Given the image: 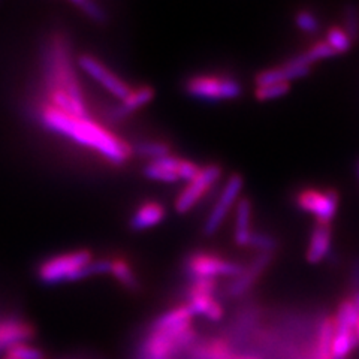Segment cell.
I'll list each match as a JSON object with an SVG mask.
<instances>
[{"mask_svg":"<svg viewBox=\"0 0 359 359\" xmlns=\"http://www.w3.org/2000/svg\"><path fill=\"white\" fill-rule=\"evenodd\" d=\"M38 117L45 129L96 151L112 165L126 163L133 156L132 147L125 140L88 117L65 114L45 102L38 109Z\"/></svg>","mask_w":359,"mask_h":359,"instance_id":"obj_1","label":"cell"},{"mask_svg":"<svg viewBox=\"0 0 359 359\" xmlns=\"http://www.w3.org/2000/svg\"><path fill=\"white\" fill-rule=\"evenodd\" d=\"M43 78L47 93H63L80 104H86L75 67L72 65L69 43L62 35L51 36L43 54Z\"/></svg>","mask_w":359,"mask_h":359,"instance_id":"obj_2","label":"cell"},{"mask_svg":"<svg viewBox=\"0 0 359 359\" xmlns=\"http://www.w3.org/2000/svg\"><path fill=\"white\" fill-rule=\"evenodd\" d=\"M109 273V259H93L88 250H76L43 261L38 278L43 285H59Z\"/></svg>","mask_w":359,"mask_h":359,"instance_id":"obj_3","label":"cell"},{"mask_svg":"<svg viewBox=\"0 0 359 359\" xmlns=\"http://www.w3.org/2000/svg\"><path fill=\"white\" fill-rule=\"evenodd\" d=\"M195 339L192 323L177 328L150 327L135 352V359H172L184 349H190Z\"/></svg>","mask_w":359,"mask_h":359,"instance_id":"obj_4","label":"cell"},{"mask_svg":"<svg viewBox=\"0 0 359 359\" xmlns=\"http://www.w3.org/2000/svg\"><path fill=\"white\" fill-rule=\"evenodd\" d=\"M186 92L202 100H228L240 97L243 87L231 76L195 75L187 80Z\"/></svg>","mask_w":359,"mask_h":359,"instance_id":"obj_5","label":"cell"},{"mask_svg":"<svg viewBox=\"0 0 359 359\" xmlns=\"http://www.w3.org/2000/svg\"><path fill=\"white\" fill-rule=\"evenodd\" d=\"M199 171L201 166H198L195 162L170 154L145 165L144 175L153 180V182L177 183L178 180H184L189 183L199 174Z\"/></svg>","mask_w":359,"mask_h":359,"instance_id":"obj_6","label":"cell"},{"mask_svg":"<svg viewBox=\"0 0 359 359\" xmlns=\"http://www.w3.org/2000/svg\"><path fill=\"white\" fill-rule=\"evenodd\" d=\"M243 271V265L211 253H194L186 261V273L192 280L215 278L217 276L238 277Z\"/></svg>","mask_w":359,"mask_h":359,"instance_id":"obj_7","label":"cell"},{"mask_svg":"<svg viewBox=\"0 0 359 359\" xmlns=\"http://www.w3.org/2000/svg\"><path fill=\"white\" fill-rule=\"evenodd\" d=\"M298 207L316 217V223H330L339 210V194L332 189H304L297 195Z\"/></svg>","mask_w":359,"mask_h":359,"instance_id":"obj_8","label":"cell"},{"mask_svg":"<svg viewBox=\"0 0 359 359\" xmlns=\"http://www.w3.org/2000/svg\"><path fill=\"white\" fill-rule=\"evenodd\" d=\"M220 177L222 168L219 165H207L201 168L199 174L192 182H189L187 186L175 198V211L180 212V215H184V212L192 210L201 201V198L212 187V184L219 182Z\"/></svg>","mask_w":359,"mask_h":359,"instance_id":"obj_9","label":"cell"},{"mask_svg":"<svg viewBox=\"0 0 359 359\" xmlns=\"http://www.w3.org/2000/svg\"><path fill=\"white\" fill-rule=\"evenodd\" d=\"M78 66H80L88 76H92L95 81L102 86L107 92H109L112 96H116L118 100L125 99L132 90L125 80H121L120 76H117L109 67H107L92 54H81L80 57H78Z\"/></svg>","mask_w":359,"mask_h":359,"instance_id":"obj_10","label":"cell"},{"mask_svg":"<svg viewBox=\"0 0 359 359\" xmlns=\"http://www.w3.org/2000/svg\"><path fill=\"white\" fill-rule=\"evenodd\" d=\"M243 190V178L238 174H232L226 184L222 189L220 196L216 201L215 207H212L210 216L204 224V233L205 235H212L216 233L220 228V224L224 222L228 216V211L232 208L235 204V201L238 199L240 194Z\"/></svg>","mask_w":359,"mask_h":359,"instance_id":"obj_11","label":"cell"},{"mask_svg":"<svg viewBox=\"0 0 359 359\" xmlns=\"http://www.w3.org/2000/svg\"><path fill=\"white\" fill-rule=\"evenodd\" d=\"M309 74H310V65H307L304 60H302L301 55H297V57L290 59L282 66L261 71L256 75L255 83H256V87L276 84V83H289L292 80H297V78H302Z\"/></svg>","mask_w":359,"mask_h":359,"instance_id":"obj_12","label":"cell"},{"mask_svg":"<svg viewBox=\"0 0 359 359\" xmlns=\"http://www.w3.org/2000/svg\"><path fill=\"white\" fill-rule=\"evenodd\" d=\"M35 328L20 318H0V352H6L17 344H25L33 340Z\"/></svg>","mask_w":359,"mask_h":359,"instance_id":"obj_13","label":"cell"},{"mask_svg":"<svg viewBox=\"0 0 359 359\" xmlns=\"http://www.w3.org/2000/svg\"><path fill=\"white\" fill-rule=\"evenodd\" d=\"M271 259H273V253L269 252H261L257 255L253 264L249 268H244V271L238 277H235L233 282L229 285V289H228L229 297H240L244 294V292L249 290L256 280L259 278V276L268 266V264L271 262Z\"/></svg>","mask_w":359,"mask_h":359,"instance_id":"obj_14","label":"cell"},{"mask_svg":"<svg viewBox=\"0 0 359 359\" xmlns=\"http://www.w3.org/2000/svg\"><path fill=\"white\" fill-rule=\"evenodd\" d=\"M331 238L332 229L330 223H316V226L311 231L310 243L307 247V262L309 264H319L331 252Z\"/></svg>","mask_w":359,"mask_h":359,"instance_id":"obj_15","label":"cell"},{"mask_svg":"<svg viewBox=\"0 0 359 359\" xmlns=\"http://www.w3.org/2000/svg\"><path fill=\"white\" fill-rule=\"evenodd\" d=\"M166 215L165 207L157 201H145L135 210L130 217V229L132 231H147L153 226H157Z\"/></svg>","mask_w":359,"mask_h":359,"instance_id":"obj_16","label":"cell"},{"mask_svg":"<svg viewBox=\"0 0 359 359\" xmlns=\"http://www.w3.org/2000/svg\"><path fill=\"white\" fill-rule=\"evenodd\" d=\"M153 97H154V88L150 86H141L137 88H132L129 95L125 99H121L120 102L111 109V118L120 120V118L129 117L132 112L151 102Z\"/></svg>","mask_w":359,"mask_h":359,"instance_id":"obj_17","label":"cell"},{"mask_svg":"<svg viewBox=\"0 0 359 359\" xmlns=\"http://www.w3.org/2000/svg\"><path fill=\"white\" fill-rule=\"evenodd\" d=\"M252 220V204L247 198H241L237 202V210H235V229L233 240L238 245L249 247L250 237L253 231H250Z\"/></svg>","mask_w":359,"mask_h":359,"instance_id":"obj_18","label":"cell"},{"mask_svg":"<svg viewBox=\"0 0 359 359\" xmlns=\"http://www.w3.org/2000/svg\"><path fill=\"white\" fill-rule=\"evenodd\" d=\"M233 352L226 340L210 339L196 346H190V358L192 359H232Z\"/></svg>","mask_w":359,"mask_h":359,"instance_id":"obj_19","label":"cell"},{"mask_svg":"<svg viewBox=\"0 0 359 359\" xmlns=\"http://www.w3.org/2000/svg\"><path fill=\"white\" fill-rule=\"evenodd\" d=\"M187 309L194 316H204L208 320L217 322L223 318V309L212 297H195L187 299Z\"/></svg>","mask_w":359,"mask_h":359,"instance_id":"obj_20","label":"cell"},{"mask_svg":"<svg viewBox=\"0 0 359 359\" xmlns=\"http://www.w3.org/2000/svg\"><path fill=\"white\" fill-rule=\"evenodd\" d=\"M109 274L114 277L120 285H123L129 290H135L138 287V278L135 276L133 268L126 257H109Z\"/></svg>","mask_w":359,"mask_h":359,"instance_id":"obj_21","label":"cell"},{"mask_svg":"<svg viewBox=\"0 0 359 359\" xmlns=\"http://www.w3.org/2000/svg\"><path fill=\"white\" fill-rule=\"evenodd\" d=\"M359 340L356 331L353 330H337L331 343V358L332 359H346L355 347H358Z\"/></svg>","mask_w":359,"mask_h":359,"instance_id":"obj_22","label":"cell"},{"mask_svg":"<svg viewBox=\"0 0 359 359\" xmlns=\"http://www.w3.org/2000/svg\"><path fill=\"white\" fill-rule=\"evenodd\" d=\"M335 320V328L337 330H353L356 331V327L359 323V311L355 307L353 301L344 299L340 302L339 310H337V314L334 316Z\"/></svg>","mask_w":359,"mask_h":359,"instance_id":"obj_23","label":"cell"},{"mask_svg":"<svg viewBox=\"0 0 359 359\" xmlns=\"http://www.w3.org/2000/svg\"><path fill=\"white\" fill-rule=\"evenodd\" d=\"M133 154L141 156V157H147V159L157 161L162 159V157H166L171 154V145L166 144L163 141H142L140 144L132 147Z\"/></svg>","mask_w":359,"mask_h":359,"instance_id":"obj_24","label":"cell"},{"mask_svg":"<svg viewBox=\"0 0 359 359\" xmlns=\"http://www.w3.org/2000/svg\"><path fill=\"white\" fill-rule=\"evenodd\" d=\"M327 42L330 47L334 50L335 54H341L347 53L351 50L352 39L349 36V33L344 32L340 27H331L327 33Z\"/></svg>","mask_w":359,"mask_h":359,"instance_id":"obj_25","label":"cell"},{"mask_svg":"<svg viewBox=\"0 0 359 359\" xmlns=\"http://www.w3.org/2000/svg\"><path fill=\"white\" fill-rule=\"evenodd\" d=\"M302 60H304L307 65H313L314 62L318 60H322V59H328V57H332V55H335L334 50L330 47L327 41H320V42H316L313 45L311 48H309L306 53L299 54Z\"/></svg>","mask_w":359,"mask_h":359,"instance_id":"obj_26","label":"cell"},{"mask_svg":"<svg viewBox=\"0 0 359 359\" xmlns=\"http://www.w3.org/2000/svg\"><path fill=\"white\" fill-rule=\"evenodd\" d=\"M216 292V278H196L187 289V299L195 297H212Z\"/></svg>","mask_w":359,"mask_h":359,"instance_id":"obj_27","label":"cell"},{"mask_svg":"<svg viewBox=\"0 0 359 359\" xmlns=\"http://www.w3.org/2000/svg\"><path fill=\"white\" fill-rule=\"evenodd\" d=\"M290 84L289 83H276V84H268L262 87H256L255 96L257 100H271L282 97L289 92Z\"/></svg>","mask_w":359,"mask_h":359,"instance_id":"obj_28","label":"cell"},{"mask_svg":"<svg viewBox=\"0 0 359 359\" xmlns=\"http://www.w3.org/2000/svg\"><path fill=\"white\" fill-rule=\"evenodd\" d=\"M74 6L80 9L81 13L92 21L104 22L107 20V14L102 6L95 2H90V0H76V2H74Z\"/></svg>","mask_w":359,"mask_h":359,"instance_id":"obj_29","label":"cell"},{"mask_svg":"<svg viewBox=\"0 0 359 359\" xmlns=\"http://www.w3.org/2000/svg\"><path fill=\"white\" fill-rule=\"evenodd\" d=\"M5 355L14 358V359H43L42 351H39L38 347H33L27 343L11 347V349H8L5 352Z\"/></svg>","mask_w":359,"mask_h":359,"instance_id":"obj_30","label":"cell"},{"mask_svg":"<svg viewBox=\"0 0 359 359\" xmlns=\"http://www.w3.org/2000/svg\"><path fill=\"white\" fill-rule=\"evenodd\" d=\"M249 247H255L259 252H269V253H274L276 247H277V241L269 237L266 233H261V232H253L252 237H250V243Z\"/></svg>","mask_w":359,"mask_h":359,"instance_id":"obj_31","label":"cell"},{"mask_svg":"<svg viewBox=\"0 0 359 359\" xmlns=\"http://www.w3.org/2000/svg\"><path fill=\"white\" fill-rule=\"evenodd\" d=\"M297 26L307 33H316L319 30V21L309 11H299L295 17Z\"/></svg>","mask_w":359,"mask_h":359,"instance_id":"obj_32","label":"cell"},{"mask_svg":"<svg viewBox=\"0 0 359 359\" xmlns=\"http://www.w3.org/2000/svg\"><path fill=\"white\" fill-rule=\"evenodd\" d=\"M232 359H259L257 356L253 355H240V353H233Z\"/></svg>","mask_w":359,"mask_h":359,"instance_id":"obj_33","label":"cell"},{"mask_svg":"<svg viewBox=\"0 0 359 359\" xmlns=\"http://www.w3.org/2000/svg\"><path fill=\"white\" fill-rule=\"evenodd\" d=\"M351 299L353 301L355 307H356V309H358V311H359V289H358V290H355V294H353V297H352Z\"/></svg>","mask_w":359,"mask_h":359,"instance_id":"obj_34","label":"cell"},{"mask_svg":"<svg viewBox=\"0 0 359 359\" xmlns=\"http://www.w3.org/2000/svg\"><path fill=\"white\" fill-rule=\"evenodd\" d=\"M356 335H358V340H359V323H358V327H356Z\"/></svg>","mask_w":359,"mask_h":359,"instance_id":"obj_35","label":"cell"},{"mask_svg":"<svg viewBox=\"0 0 359 359\" xmlns=\"http://www.w3.org/2000/svg\"><path fill=\"white\" fill-rule=\"evenodd\" d=\"M2 359H14V358H11V356H6V355H5Z\"/></svg>","mask_w":359,"mask_h":359,"instance_id":"obj_36","label":"cell"},{"mask_svg":"<svg viewBox=\"0 0 359 359\" xmlns=\"http://www.w3.org/2000/svg\"><path fill=\"white\" fill-rule=\"evenodd\" d=\"M358 172H359V165H358Z\"/></svg>","mask_w":359,"mask_h":359,"instance_id":"obj_37","label":"cell"}]
</instances>
